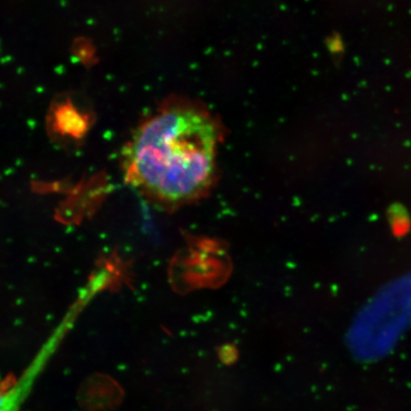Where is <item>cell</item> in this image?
Instances as JSON below:
<instances>
[{
	"mask_svg": "<svg viewBox=\"0 0 411 411\" xmlns=\"http://www.w3.org/2000/svg\"><path fill=\"white\" fill-rule=\"evenodd\" d=\"M43 363L36 361L15 381L0 385V411H20L36 380L42 375Z\"/></svg>",
	"mask_w": 411,
	"mask_h": 411,
	"instance_id": "obj_2",
	"label": "cell"
},
{
	"mask_svg": "<svg viewBox=\"0 0 411 411\" xmlns=\"http://www.w3.org/2000/svg\"><path fill=\"white\" fill-rule=\"evenodd\" d=\"M218 128L194 107H170L144 123L125 153L128 181L169 203L194 198L210 185Z\"/></svg>",
	"mask_w": 411,
	"mask_h": 411,
	"instance_id": "obj_1",
	"label": "cell"
}]
</instances>
